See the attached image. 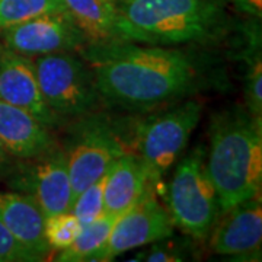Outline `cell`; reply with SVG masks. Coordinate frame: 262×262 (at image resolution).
<instances>
[{"mask_svg": "<svg viewBox=\"0 0 262 262\" xmlns=\"http://www.w3.org/2000/svg\"><path fill=\"white\" fill-rule=\"evenodd\" d=\"M35 253L28 251L12 236L0 220V262H38Z\"/></svg>", "mask_w": 262, "mask_h": 262, "instance_id": "cell-23", "label": "cell"}, {"mask_svg": "<svg viewBox=\"0 0 262 262\" xmlns=\"http://www.w3.org/2000/svg\"><path fill=\"white\" fill-rule=\"evenodd\" d=\"M188 244L181 241H172V236L165 237L151 244L147 251L137 253L131 261H149V262H179L189 259Z\"/></svg>", "mask_w": 262, "mask_h": 262, "instance_id": "cell-22", "label": "cell"}, {"mask_svg": "<svg viewBox=\"0 0 262 262\" xmlns=\"http://www.w3.org/2000/svg\"><path fill=\"white\" fill-rule=\"evenodd\" d=\"M239 13L252 19L262 18V0H229Z\"/></svg>", "mask_w": 262, "mask_h": 262, "instance_id": "cell-24", "label": "cell"}, {"mask_svg": "<svg viewBox=\"0 0 262 262\" xmlns=\"http://www.w3.org/2000/svg\"><path fill=\"white\" fill-rule=\"evenodd\" d=\"M3 50H5V46H3V44H2V41H0V56H2Z\"/></svg>", "mask_w": 262, "mask_h": 262, "instance_id": "cell-26", "label": "cell"}, {"mask_svg": "<svg viewBox=\"0 0 262 262\" xmlns=\"http://www.w3.org/2000/svg\"><path fill=\"white\" fill-rule=\"evenodd\" d=\"M131 128L130 147L144 165L150 187L156 191L182 153L203 115V103L188 98L153 110Z\"/></svg>", "mask_w": 262, "mask_h": 262, "instance_id": "cell-4", "label": "cell"}, {"mask_svg": "<svg viewBox=\"0 0 262 262\" xmlns=\"http://www.w3.org/2000/svg\"><path fill=\"white\" fill-rule=\"evenodd\" d=\"M241 32L244 47L234 57L244 63L245 108L253 115L262 117L261 19L249 18Z\"/></svg>", "mask_w": 262, "mask_h": 262, "instance_id": "cell-16", "label": "cell"}, {"mask_svg": "<svg viewBox=\"0 0 262 262\" xmlns=\"http://www.w3.org/2000/svg\"><path fill=\"white\" fill-rule=\"evenodd\" d=\"M117 39L162 47H210L234 24L229 0H114Z\"/></svg>", "mask_w": 262, "mask_h": 262, "instance_id": "cell-2", "label": "cell"}, {"mask_svg": "<svg viewBox=\"0 0 262 262\" xmlns=\"http://www.w3.org/2000/svg\"><path fill=\"white\" fill-rule=\"evenodd\" d=\"M210 237V248L215 255L236 259L261 261L262 200L253 196L220 211Z\"/></svg>", "mask_w": 262, "mask_h": 262, "instance_id": "cell-11", "label": "cell"}, {"mask_svg": "<svg viewBox=\"0 0 262 262\" xmlns=\"http://www.w3.org/2000/svg\"><path fill=\"white\" fill-rule=\"evenodd\" d=\"M39 91L58 121L95 113L102 102L91 64L75 51L34 57Z\"/></svg>", "mask_w": 262, "mask_h": 262, "instance_id": "cell-6", "label": "cell"}, {"mask_svg": "<svg viewBox=\"0 0 262 262\" xmlns=\"http://www.w3.org/2000/svg\"><path fill=\"white\" fill-rule=\"evenodd\" d=\"M168 210L175 227L195 241H206L220 214L206 163V146L198 144L179 160L168 187Z\"/></svg>", "mask_w": 262, "mask_h": 262, "instance_id": "cell-7", "label": "cell"}, {"mask_svg": "<svg viewBox=\"0 0 262 262\" xmlns=\"http://www.w3.org/2000/svg\"><path fill=\"white\" fill-rule=\"evenodd\" d=\"M149 177L140 158L125 151L111 165L103 178V211L122 214L149 189Z\"/></svg>", "mask_w": 262, "mask_h": 262, "instance_id": "cell-15", "label": "cell"}, {"mask_svg": "<svg viewBox=\"0 0 262 262\" xmlns=\"http://www.w3.org/2000/svg\"><path fill=\"white\" fill-rule=\"evenodd\" d=\"M0 141L15 159H31L57 146L50 127L28 111L2 99Z\"/></svg>", "mask_w": 262, "mask_h": 262, "instance_id": "cell-13", "label": "cell"}, {"mask_svg": "<svg viewBox=\"0 0 262 262\" xmlns=\"http://www.w3.org/2000/svg\"><path fill=\"white\" fill-rule=\"evenodd\" d=\"M82 226L72 211L57 213L46 217L44 234L50 251L60 252L73 244L76 236L80 233Z\"/></svg>", "mask_w": 262, "mask_h": 262, "instance_id": "cell-20", "label": "cell"}, {"mask_svg": "<svg viewBox=\"0 0 262 262\" xmlns=\"http://www.w3.org/2000/svg\"><path fill=\"white\" fill-rule=\"evenodd\" d=\"M66 9L89 39V44L118 41L115 34V2L114 0H63Z\"/></svg>", "mask_w": 262, "mask_h": 262, "instance_id": "cell-17", "label": "cell"}, {"mask_svg": "<svg viewBox=\"0 0 262 262\" xmlns=\"http://www.w3.org/2000/svg\"><path fill=\"white\" fill-rule=\"evenodd\" d=\"M13 163H15V158L10 155L6 147L3 146V143L0 141V181L6 179Z\"/></svg>", "mask_w": 262, "mask_h": 262, "instance_id": "cell-25", "label": "cell"}, {"mask_svg": "<svg viewBox=\"0 0 262 262\" xmlns=\"http://www.w3.org/2000/svg\"><path fill=\"white\" fill-rule=\"evenodd\" d=\"M0 220L12 236L41 261L50 255L46 242V215L32 196L19 191H0Z\"/></svg>", "mask_w": 262, "mask_h": 262, "instance_id": "cell-14", "label": "cell"}, {"mask_svg": "<svg viewBox=\"0 0 262 262\" xmlns=\"http://www.w3.org/2000/svg\"><path fill=\"white\" fill-rule=\"evenodd\" d=\"M13 191L35 200L46 217L70 211L73 204L67 158L61 146L31 159H15L6 177Z\"/></svg>", "mask_w": 262, "mask_h": 262, "instance_id": "cell-8", "label": "cell"}, {"mask_svg": "<svg viewBox=\"0 0 262 262\" xmlns=\"http://www.w3.org/2000/svg\"><path fill=\"white\" fill-rule=\"evenodd\" d=\"M103 178L98 179L92 185L83 189L73 201L70 211L75 214L79 225H91L96 219H99L105 213L103 211Z\"/></svg>", "mask_w": 262, "mask_h": 262, "instance_id": "cell-21", "label": "cell"}, {"mask_svg": "<svg viewBox=\"0 0 262 262\" xmlns=\"http://www.w3.org/2000/svg\"><path fill=\"white\" fill-rule=\"evenodd\" d=\"M0 99L28 111L50 128L60 124L42 99L34 58L6 47L0 56Z\"/></svg>", "mask_w": 262, "mask_h": 262, "instance_id": "cell-12", "label": "cell"}, {"mask_svg": "<svg viewBox=\"0 0 262 262\" xmlns=\"http://www.w3.org/2000/svg\"><path fill=\"white\" fill-rule=\"evenodd\" d=\"M63 0H0V32L47 13L63 12Z\"/></svg>", "mask_w": 262, "mask_h": 262, "instance_id": "cell-19", "label": "cell"}, {"mask_svg": "<svg viewBox=\"0 0 262 262\" xmlns=\"http://www.w3.org/2000/svg\"><path fill=\"white\" fill-rule=\"evenodd\" d=\"M5 47L27 57L80 51L89 39L69 10L47 13L0 32Z\"/></svg>", "mask_w": 262, "mask_h": 262, "instance_id": "cell-10", "label": "cell"}, {"mask_svg": "<svg viewBox=\"0 0 262 262\" xmlns=\"http://www.w3.org/2000/svg\"><path fill=\"white\" fill-rule=\"evenodd\" d=\"M91 64L110 106L146 113L222 83V69L206 47H162L127 41L88 44L77 51Z\"/></svg>", "mask_w": 262, "mask_h": 262, "instance_id": "cell-1", "label": "cell"}, {"mask_svg": "<svg viewBox=\"0 0 262 262\" xmlns=\"http://www.w3.org/2000/svg\"><path fill=\"white\" fill-rule=\"evenodd\" d=\"M63 150L75 201L83 189L105 177L121 155L131 150L130 137L117 122L101 114L91 113L69 125Z\"/></svg>", "mask_w": 262, "mask_h": 262, "instance_id": "cell-5", "label": "cell"}, {"mask_svg": "<svg viewBox=\"0 0 262 262\" xmlns=\"http://www.w3.org/2000/svg\"><path fill=\"white\" fill-rule=\"evenodd\" d=\"M175 223L151 187L140 200L115 220L108 242L94 261H113L127 251L173 236Z\"/></svg>", "mask_w": 262, "mask_h": 262, "instance_id": "cell-9", "label": "cell"}, {"mask_svg": "<svg viewBox=\"0 0 262 262\" xmlns=\"http://www.w3.org/2000/svg\"><path fill=\"white\" fill-rule=\"evenodd\" d=\"M206 163L220 211L261 196L262 117L241 106L215 114Z\"/></svg>", "mask_w": 262, "mask_h": 262, "instance_id": "cell-3", "label": "cell"}, {"mask_svg": "<svg viewBox=\"0 0 262 262\" xmlns=\"http://www.w3.org/2000/svg\"><path fill=\"white\" fill-rule=\"evenodd\" d=\"M120 214L103 213L91 225L82 227L80 233L76 236L73 244L66 249L57 252L54 261L57 262H89L102 251L108 242L115 220Z\"/></svg>", "mask_w": 262, "mask_h": 262, "instance_id": "cell-18", "label": "cell"}]
</instances>
